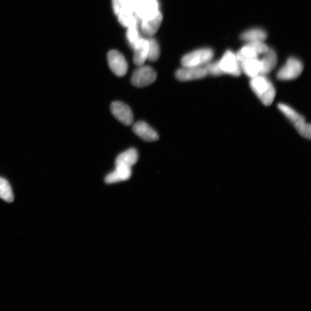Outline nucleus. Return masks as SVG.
Listing matches in <instances>:
<instances>
[{
  "mask_svg": "<svg viewBox=\"0 0 311 311\" xmlns=\"http://www.w3.org/2000/svg\"><path fill=\"white\" fill-rule=\"evenodd\" d=\"M250 87L254 93L265 106L273 103L275 99L276 90L274 85L265 75H259L251 78Z\"/></svg>",
  "mask_w": 311,
  "mask_h": 311,
  "instance_id": "obj_1",
  "label": "nucleus"
},
{
  "mask_svg": "<svg viewBox=\"0 0 311 311\" xmlns=\"http://www.w3.org/2000/svg\"><path fill=\"white\" fill-rule=\"evenodd\" d=\"M278 108L280 112L292 123L297 132L305 139H310L311 136V127L306 123L305 118L289 106L284 103H279Z\"/></svg>",
  "mask_w": 311,
  "mask_h": 311,
  "instance_id": "obj_2",
  "label": "nucleus"
},
{
  "mask_svg": "<svg viewBox=\"0 0 311 311\" xmlns=\"http://www.w3.org/2000/svg\"><path fill=\"white\" fill-rule=\"evenodd\" d=\"M214 56V51L211 49H200L185 55L181 63L184 67L203 66L211 61Z\"/></svg>",
  "mask_w": 311,
  "mask_h": 311,
  "instance_id": "obj_3",
  "label": "nucleus"
},
{
  "mask_svg": "<svg viewBox=\"0 0 311 311\" xmlns=\"http://www.w3.org/2000/svg\"><path fill=\"white\" fill-rule=\"evenodd\" d=\"M157 74L155 70L149 66H140L132 74L131 82L136 87L142 88L152 84L155 81Z\"/></svg>",
  "mask_w": 311,
  "mask_h": 311,
  "instance_id": "obj_4",
  "label": "nucleus"
},
{
  "mask_svg": "<svg viewBox=\"0 0 311 311\" xmlns=\"http://www.w3.org/2000/svg\"><path fill=\"white\" fill-rule=\"evenodd\" d=\"M303 68L304 67L300 60L296 58L291 57L279 70L277 77L278 79L283 81L296 79L301 74Z\"/></svg>",
  "mask_w": 311,
  "mask_h": 311,
  "instance_id": "obj_5",
  "label": "nucleus"
},
{
  "mask_svg": "<svg viewBox=\"0 0 311 311\" xmlns=\"http://www.w3.org/2000/svg\"><path fill=\"white\" fill-rule=\"evenodd\" d=\"M269 49L264 42H249L242 47L236 54V56L239 62L241 63L249 59L258 58L260 55L266 53Z\"/></svg>",
  "mask_w": 311,
  "mask_h": 311,
  "instance_id": "obj_6",
  "label": "nucleus"
},
{
  "mask_svg": "<svg viewBox=\"0 0 311 311\" xmlns=\"http://www.w3.org/2000/svg\"><path fill=\"white\" fill-rule=\"evenodd\" d=\"M220 68L223 74H228L236 77L242 73L241 63L238 60L236 54L231 50L224 53L221 60H219Z\"/></svg>",
  "mask_w": 311,
  "mask_h": 311,
  "instance_id": "obj_7",
  "label": "nucleus"
},
{
  "mask_svg": "<svg viewBox=\"0 0 311 311\" xmlns=\"http://www.w3.org/2000/svg\"><path fill=\"white\" fill-rule=\"evenodd\" d=\"M108 60L110 69L116 76L123 77L127 74L128 69L127 61L118 51H110L108 54Z\"/></svg>",
  "mask_w": 311,
  "mask_h": 311,
  "instance_id": "obj_8",
  "label": "nucleus"
},
{
  "mask_svg": "<svg viewBox=\"0 0 311 311\" xmlns=\"http://www.w3.org/2000/svg\"><path fill=\"white\" fill-rule=\"evenodd\" d=\"M208 76L205 66H183L175 72V77L179 81H187L201 79Z\"/></svg>",
  "mask_w": 311,
  "mask_h": 311,
  "instance_id": "obj_9",
  "label": "nucleus"
},
{
  "mask_svg": "<svg viewBox=\"0 0 311 311\" xmlns=\"http://www.w3.org/2000/svg\"><path fill=\"white\" fill-rule=\"evenodd\" d=\"M157 0H137L135 14L141 20L151 18L159 12Z\"/></svg>",
  "mask_w": 311,
  "mask_h": 311,
  "instance_id": "obj_10",
  "label": "nucleus"
},
{
  "mask_svg": "<svg viewBox=\"0 0 311 311\" xmlns=\"http://www.w3.org/2000/svg\"><path fill=\"white\" fill-rule=\"evenodd\" d=\"M111 112L116 119L126 126L133 123V115L131 108L121 101H114L111 105Z\"/></svg>",
  "mask_w": 311,
  "mask_h": 311,
  "instance_id": "obj_11",
  "label": "nucleus"
},
{
  "mask_svg": "<svg viewBox=\"0 0 311 311\" xmlns=\"http://www.w3.org/2000/svg\"><path fill=\"white\" fill-rule=\"evenodd\" d=\"M133 131L145 141L152 142L159 139L158 134L146 123L137 122L133 126Z\"/></svg>",
  "mask_w": 311,
  "mask_h": 311,
  "instance_id": "obj_12",
  "label": "nucleus"
},
{
  "mask_svg": "<svg viewBox=\"0 0 311 311\" xmlns=\"http://www.w3.org/2000/svg\"><path fill=\"white\" fill-rule=\"evenodd\" d=\"M163 15L158 12L154 17L151 18L142 20L141 30L144 35L152 37L158 31L161 23L163 21Z\"/></svg>",
  "mask_w": 311,
  "mask_h": 311,
  "instance_id": "obj_13",
  "label": "nucleus"
},
{
  "mask_svg": "<svg viewBox=\"0 0 311 311\" xmlns=\"http://www.w3.org/2000/svg\"><path fill=\"white\" fill-rule=\"evenodd\" d=\"M133 62L138 66L143 65L147 60L148 54V42L147 39L141 38L133 47Z\"/></svg>",
  "mask_w": 311,
  "mask_h": 311,
  "instance_id": "obj_14",
  "label": "nucleus"
},
{
  "mask_svg": "<svg viewBox=\"0 0 311 311\" xmlns=\"http://www.w3.org/2000/svg\"><path fill=\"white\" fill-rule=\"evenodd\" d=\"M277 64V56L273 49H269L263 54L262 59H260L261 71L260 74L266 75L272 71Z\"/></svg>",
  "mask_w": 311,
  "mask_h": 311,
  "instance_id": "obj_15",
  "label": "nucleus"
},
{
  "mask_svg": "<svg viewBox=\"0 0 311 311\" xmlns=\"http://www.w3.org/2000/svg\"><path fill=\"white\" fill-rule=\"evenodd\" d=\"M132 172V168L116 166L115 170L106 176L105 182L108 184H112L127 180L131 178Z\"/></svg>",
  "mask_w": 311,
  "mask_h": 311,
  "instance_id": "obj_16",
  "label": "nucleus"
},
{
  "mask_svg": "<svg viewBox=\"0 0 311 311\" xmlns=\"http://www.w3.org/2000/svg\"><path fill=\"white\" fill-rule=\"evenodd\" d=\"M138 159H139V154L136 149H129L117 157L115 165L116 166L132 168L133 165L136 164Z\"/></svg>",
  "mask_w": 311,
  "mask_h": 311,
  "instance_id": "obj_17",
  "label": "nucleus"
},
{
  "mask_svg": "<svg viewBox=\"0 0 311 311\" xmlns=\"http://www.w3.org/2000/svg\"><path fill=\"white\" fill-rule=\"evenodd\" d=\"M242 72L245 73L247 76L253 78L260 74L261 64L260 59L254 58L244 61L241 63Z\"/></svg>",
  "mask_w": 311,
  "mask_h": 311,
  "instance_id": "obj_18",
  "label": "nucleus"
},
{
  "mask_svg": "<svg viewBox=\"0 0 311 311\" xmlns=\"http://www.w3.org/2000/svg\"><path fill=\"white\" fill-rule=\"evenodd\" d=\"M267 36L264 30L253 29L245 31L241 35L242 40L249 42H264Z\"/></svg>",
  "mask_w": 311,
  "mask_h": 311,
  "instance_id": "obj_19",
  "label": "nucleus"
},
{
  "mask_svg": "<svg viewBox=\"0 0 311 311\" xmlns=\"http://www.w3.org/2000/svg\"><path fill=\"white\" fill-rule=\"evenodd\" d=\"M117 16H118V21L124 27L128 28V27L137 26L136 16L132 11L121 9Z\"/></svg>",
  "mask_w": 311,
  "mask_h": 311,
  "instance_id": "obj_20",
  "label": "nucleus"
},
{
  "mask_svg": "<svg viewBox=\"0 0 311 311\" xmlns=\"http://www.w3.org/2000/svg\"><path fill=\"white\" fill-rule=\"evenodd\" d=\"M0 198L7 202H13L14 196L10 184L0 177Z\"/></svg>",
  "mask_w": 311,
  "mask_h": 311,
  "instance_id": "obj_21",
  "label": "nucleus"
},
{
  "mask_svg": "<svg viewBox=\"0 0 311 311\" xmlns=\"http://www.w3.org/2000/svg\"><path fill=\"white\" fill-rule=\"evenodd\" d=\"M148 42V60L155 61L158 60L160 56V47L158 42L155 39L149 38Z\"/></svg>",
  "mask_w": 311,
  "mask_h": 311,
  "instance_id": "obj_22",
  "label": "nucleus"
},
{
  "mask_svg": "<svg viewBox=\"0 0 311 311\" xmlns=\"http://www.w3.org/2000/svg\"><path fill=\"white\" fill-rule=\"evenodd\" d=\"M207 71L208 75L210 74L213 76H219L223 74L221 69L220 68L219 61H215L207 63L204 65Z\"/></svg>",
  "mask_w": 311,
  "mask_h": 311,
  "instance_id": "obj_23",
  "label": "nucleus"
},
{
  "mask_svg": "<svg viewBox=\"0 0 311 311\" xmlns=\"http://www.w3.org/2000/svg\"><path fill=\"white\" fill-rule=\"evenodd\" d=\"M128 40L130 44L131 45L133 48V47L135 46V45L138 42H139V41L141 39V37H140L139 32H138L137 26L128 27Z\"/></svg>",
  "mask_w": 311,
  "mask_h": 311,
  "instance_id": "obj_24",
  "label": "nucleus"
},
{
  "mask_svg": "<svg viewBox=\"0 0 311 311\" xmlns=\"http://www.w3.org/2000/svg\"><path fill=\"white\" fill-rule=\"evenodd\" d=\"M113 7L114 14L117 15L121 9L120 0H113Z\"/></svg>",
  "mask_w": 311,
  "mask_h": 311,
  "instance_id": "obj_25",
  "label": "nucleus"
},
{
  "mask_svg": "<svg viewBox=\"0 0 311 311\" xmlns=\"http://www.w3.org/2000/svg\"></svg>",
  "mask_w": 311,
  "mask_h": 311,
  "instance_id": "obj_26",
  "label": "nucleus"
}]
</instances>
